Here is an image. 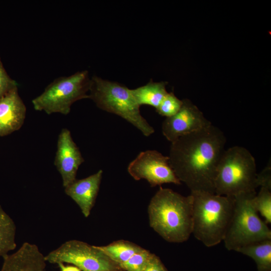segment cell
Segmentation results:
<instances>
[{
    "instance_id": "6da1fadb",
    "label": "cell",
    "mask_w": 271,
    "mask_h": 271,
    "mask_svg": "<svg viewBox=\"0 0 271 271\" xmlns=\"http://www.w3.org/2000/svg\"><path fill=\"white\" fill-rule=\"evenodd\" d=\"M226 143L224 133L212 124L171 143L170 165L191 192L215 194L217 168Z\"/></svg>"
},
{
    "instance_id": "7a4b0ae2",
    "label": "cell",
    "mask_w": 271,
    "mask_h": 271,
    "mask_svg": "<svg viewBox=\"0 0 271 271\" xmlns=\"http://www.w3.org/2000/svg\"><path fill=\"white\" fill-rule=\"evenodd\" d=\"M192 195L184 196L160 187L148 207L150 226L166 241H187L193 229Z\"/></svg>"
},
{
    "instance_id": "3957f363",
    "label": "cell",
    "mask_w": 271,
    "mask_h": 271,
    "mask_svg": "<svg viewBox=\"0 0 271 271\" xmlns=\"http://www.w3.org/2000/svg\"><path fill=\"white\" fill-rule=\"evenodd\" d=\"M193 196L194 237L207 247L223 241L233 213L234 197L208 192H191Z\"/></svg>"
},
{
    "instance_id": "277c9868",
    "label": "cell",
    "mask_w": 271,
    "mask_h": 271,
    "mask_svg": "<svg viewBox=\"0 0 271 271\" xmlns=\"http://www.w3.org/2000/svg\"><path fill=\"white\" fill-rule=\"evenodd\" d=\"M256 166L250 152L241 146L224 151L218 163L214 181L215 194L235 197L255 193Z\"/></svg>"
},
{
    "instance_id": "5b68a950",
    "label": "cell",
    "mask_w": 271,
    "mask_h": 271,
    "mask_svg": "<svg viewBox=\"0 0 271 271\" xmlns=\"http://www.w3.org/2000/svg\"><path fill=\"white\" fill-rule=\"evenodd\" d=\"M89 99L101 110L116 114L149 137L154 128L142 115L140 106L136 101L131 89L117 82L94 75L91 78Z\"/></svg>"
},
{
    "instance_id": "8992f818",
    "label": "cell",
    "mask_w": 271,
    "mask_h": 271,
    "mask_svg": "<svg viewBox=\"0 0 271 271\" xmlns=\"http://www.w3.org/2000/svg\"><path fill=\"white\" fill-rule=\"evenodd\" d=\"M256 193H241L234 197L232 216L223 241L228 250L258 242L271 239V231L252 204Z\"/></svg>"
},
{
    "instance_id": "52a82bcc",
    "label": "cell",
    "mask_w": 271,
    "mask_h": 271,
    "mask_svg": "<svg viewBox=\"0 0 271 271\" xmlns=\"http://www.w3.org/2000/svg\"><path fill=\"white\" fill-rule=\"evenodd\" d=\"M90 84L87 70L57 78L32 100L34 108L48 114L59 113L67 115L74 102L89 98Z\"/></svg>"
},
{
    "instance_id": "ba28073f",
    "label": "cell",
    "mask_w": 271,
    "mask_h": 271,
    "mask_svg": "<svg viewBox=\"0 0 271 271\" xmlns=\"http://www.w3.org/2000/svg\"><path fill=\"white\" fill-rule=\"evenodd\" d=\"M45 258L51 263L71 264L81 271H113L120 268L97 246L78 240L65 242L45 255Z\"/></svg>"
},
{
    "instance_id": "9c48e42d",
    "label": "cell",
    "mask_w": 271,
    "mask_h": 271,
    "mask_svg": "<svg viewBox=\"0 0 271 271\" xmlns=\"http://www.w3.org/2000/svg\"><path fill=\"white\" fill-rule=\"evenodd\" d=\"M127 171L135 180L145 179L151 187L166 183L181 184L170 165L169 157L156 150L141 152L128 164Z\"/></svg>"
},
{
    "instance_id": "30bf717a",
    "label": "cell",
    "mask_w": 271,
    "mask_h": 271,
    "mask_svg": "<svg viewBox=\"0 0 271 271\" xmlns=\"http://www.w3.org/2000/svg\"><path fill=\"white\" fill-rule=\"evenodd\" d=\"M182 100L180 109L174 115L166 118L162 123V133L171 143L212 124L190 100Z\"/></svg>"
},
{
    "instance_id": "8fae6325",
    "label": "cell",
    "mask_w": 271,
    "mask_h": 271,
    "mask_svg": "<svg viewBox=\"0 0 271 271\" xmlns=\"http://www.w3.org/2000/svg\"><path fill=\"white\" fill-rule=\"evenodd\" d=\"M84 162L70 131L66 128H62L58 137L54 163L61 175L64 188L76 179L77 171Z\"/></svg>"
},
{
    "instance_id": "7c38bea8",
    "label": "cell",
    "mask_w": 271,
    "mask_h": 271,
    "mask_svg": "<svg viewBox=\"0 0 271 271\" xmlns=\"http://www.w3.org/2000/svg\"><path fill=\"white\" fill-rule=\"evenodd\" d=\"M27 108L19 95L18 87L0 98V137L19 130L26 116Z\"/></svg>"
},
{
    "instance_id": "4fadbf2b",
    "label": "cell",
    "mask_w": 271,
    "mask_h": 271,
    "mask_svg": "<svg viewBox=\"0 0 271 271\" xmlns=\"http://www.w3.org/2000/svg\"><path fill=\"white\" fill-rule=\"evenodd\" d=\"M103 171L98 170L89 176L76 179L64 188L65 194L78 206L85 217H88L99 192Z\"/></svg>"
},
{
    "instance_id": "5bb4252c",
    "label": "cell",
    "mask_w": 271,
    "mask_h": 271,
    "mask_svg": "<svg viewBox=\"0 0 271 271\" xmlns=\"http://www.w3.org/2000/svg\"><path fill=\"white\" fill-rule=\"evenodd\" d=\"M3 258L0 271H46L45 255L35 244L25 242Z\"/></svg>"
},
{
    "instance_id": "9a60e30c",
    "label": "cell",
    "mask_w": 271,
    "mask_h": 271,
    "mask_svg": "<svg viewBox=\"0 0 271 271\" xmlns=\"http://www.w3.org/2000/svg\"><path fill=\"white\" fill-rule=\"evenodd\" d=\"M166 82H154L152 79L146 84L131 89L137 103L141 106L148 105L156 109L168 93Z\"/></svg>"
},
{
    "instance_id": "2e32d148",
    "label": "cell",
    "mask_w": 271,
    "mask_h": 271,
    "mask_svg": "<svg viewBox=\"0 0 271 271\" xmlns=\"http://www.w3.org/2000/svg\"><path fill=\"white\" fill-rule=\"evenodd\" d=\"M236 251L253 259L257 271H271V239L242 247Z\"/></svg>"
},
{
    "instance_id": "e0dca14e",
    "label": "cell",
    "mask_w": 271,
    "mask_h": 271,
    "mask_svg": "<svg viewBox=\"0 0 271 271\" xmlns=\"http://www.w3.org/2000/svg\"><path fill=\"white\" fill-rule=\"evenodd\" d=\"M97 247L119 266L133 254L144 249L140 246L124 240L115 241L108 245Z\"/></svg>"
},
{
    "instance_id": "ac0fdd59",
    "label": "cell",
    "mask_w": 271,
    "mask_h": 271,
    "mask_svg": "<svg viewBox=\"0 0 271 271\" xmlns=\"http://www.w3.org/2000/svg\"><path fill=\"white\" fill-rule=\"evenodd\" d=\"M16 226L13 219L0 205V257L15 249Z\"/></svg>"
},
{
    "instance_id": "d6986e66",
    "label": "cell",
    "mask_w": 271,
    "mask_h": 271,
    "mask_svg": "<svg viewBox=\"0 0 271 271\" xmlns=\"http://www.w3.org/2000/svg\"><path fill=\"white\" fill-rule=\"evenodd\" d=\"M252 204L264 218L267 224L271 223V189L261 187L258 194L252 199Z\"/></svg>"
},
{
    "instance_id": "ffe728a7",
    "label": "cell",
    "mask_w": 271,
    "mask_h": 271,
    "mask_svg": "<svg viewBox=\"0 0 271 271\" xmlns=\"http://www.w3.org/2000/svg\"><path fill=\"white\" fill-rule=\"evenodd\" d=\"M182 104L183 100L176 97L173 92H168L156 110L160 115L169 117L180 109Z\"/></svg>"
},
{
    "instance_id": "44dd1931",
    "label": "cell",
    "mask_w": 271,
    "mask_h": 271,
    "mask_svg": "<svg viewBox=\"0 0 271 271\" xmlns=\"http://www.w3.org/2000/svg\"><path fill=\"white\" fill-rule=\"evenodd\" d=\"M151 252L144 248L133 254L119 267L124 271H142Z\"/></svg>"
},
{
    "instance_id": "7402d4cb",
    "label": "cell",
    "mask_w": 271,
    "mask_h": 271,
    "mask_svg": "<svg viewBox=\"0 0 271 271\" xmlns=\"http://www.w3.org/2000/svg\"><path fill=\"white\" fill-rule=\"evenodd\" d=\"M17 87L18 83L7 72L0 57V98Z\"/></svg>"
},
{
    "instance_id": "603a6c76",
    "label": "cell",
    "mask_w": 271,
    "mask_h": 271,
    "mask_svg": "<svg viewBox=\"0 0 271 271\" xmlns=\"http://www.w3.org/2000/svg\"><path fill=\"white\" fill-rule=\"evenodd\" d=\"M257 187H263L271 189V164L270 160L266 167L256 175Z\"/></svg>"
},
{
    "instance_id": "cb8c5ba5",
    "label": "cell",
    "mask_w": 271,
    "mask_h": 271,
    "mask_svg": "<svg viewBox=\"0 0 271 271\" xmlns=\"http://www.w3.org/2000/svg\"><path fill=\"white\" fill-rule=\"evenodd\" d=\"M142 271H168L160 258L151 253Z\"/></svg>"
},
{
    "instance_id": "d4e9b609",
    "label": "cell",
    "mask_w": 271,
    "mask_h": 271,
    "mask_svg": "<svg viewBox=\"0 0 271 271\" xmlns=\"http://www.w3.org/2000/svg\"><path fill=\"white\" fill-rule=\"evenodd\" d=\"M60 271H81L80 269L74 265H66L64 263L57 264Z\"/></svg>"
},
{
    "instance_id": "484cf974",
    "label": "cell",
    "mask_w": 271,
    "mask_h": 271,
    "mask_svg": "<svg viewBox=\"0 0 271 271\" xmlns=\"http://www.w3.org/2000/svg\"><path fill=\"white\" fill-rule=\"evenodd\" d=\"M113 271H124V270H123L122 269H121V268H118V269L114 270H113Z\"/></svg>"
}]
</instances>
